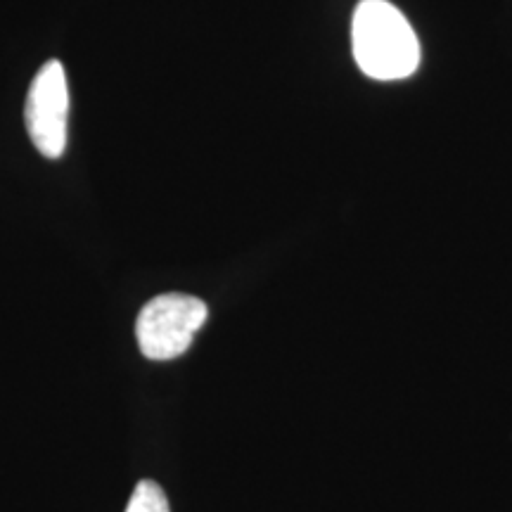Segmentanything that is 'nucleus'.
<instances>
[{
  "instance_id": "1",
  "label": "nucleus",
  "mask_w": 512,
  "mask_h": 512,
  "mask_svg": "<svg viewBox=\"0 0 512 512\" xmlns=\"http://www.w3.org/2000/svg\"><path fill=\"white\" fill-rule=\"evenodd\" d=\"M354 60L375 81L408 79L420 67V41L408 19L387 0H361L351 22Z\"/></svg>"
},
{
  "instance_id": "2",
  "label": "nucleus",
  "mask_w": 512,
  "mask_h": 512,
  "mask_svg": "<svg viewBox=\"0 0 512 512\" xmlns=\"http://www.w3.org/2000/svg\"><path fill=\"white\" fill-rule=\"evenodd\" d=\"M207 318L209 309L202 299L181 292L159 294L138 313L140 354L150 361H174L192 347Z\"/></svg>"
},
{
  "instance_id": "3",
  "label": "nucleus",
  "mask_w": 512,
  "mask_h": 512,
  "mask_svg": "<svg viewBox=\"0 0 512 512\" xmlns=\"http://www.w3.org/2000/svg\"><path fill=\"white\" fill-rule=\"evenodd\" d=\"M69 86L60 60H50L38 69L24 105V124L31 143L43 157L60 159L67 147Z\"/></svg>"
},
{
  "instance_id": "4",
  "label": "nucleus",
  "mask_w": 512,
  "mask_h": 512,
  "mask_svg": "<svg viewBox=\"0 0 512 512\" xmlns=\"http://www.w3.org/2000/svg\"><path fill=\"white\" fill-rule=\"evenodd\" d=\"M126 512H171V508L162 486L152 479H140L131 498H128Z\"/></svg>"
}]
</instances>
